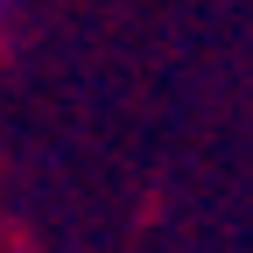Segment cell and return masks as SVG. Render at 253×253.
Returning a JSON list of instances; mask_svg holds the SVG:
<instances>
[{"label":"cell","instance_id":"6da1fadb","mask_svg":"<svg viewBox=\"0 0 253 253\" xmlns=\"http://www.w3.org/2000/svg\"><path fill=\"white\" fill-rule=\"evenodd\" d=\"M0 7H7V0H0Z\"/></svg>","mask_w":253,"mask_h":253}]
</instances>
